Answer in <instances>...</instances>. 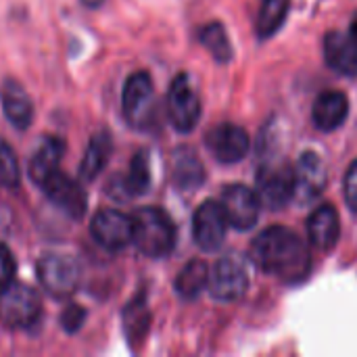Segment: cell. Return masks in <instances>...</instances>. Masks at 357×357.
I'll use <instances>...</instances> for the list:
<instances>
[{
  "mask_svg": "<svg viewBox=\"0 0 357 357\" xmlns=\"http://www.w3.org/2000/svg\"><path fill=\"white\" fill-rule=\"evenodd\" d=\"M65 155V142L54 136H44L36 144L29 157V178L42 186L48 178L61 172V159Z\"/></svg>",
  "mask_w": 357,
  "mask_h": 357,
  "instance_id": "obj_15",
  "label": "cell"
},
{
  "mask_svg": "<svg viewBox=\"0 0 357 357\" xmlns=\"http://www.w3.org/2000/svg\"><path fill=\"white\" fill-rule=\"evenodd\" d=\"M151 188V161L146 151H138L132 161L126 178L121 180V190L126 197H140Z\"/></svg>",
  "mask_w": 357,
  "mask_h": 357,
  "instance_id": "obj_24",
  "label": "cell"
},
{
  "mask_svg": "<svg viewBox=\"0 0 357 357\" xmlns=\"http://www.w3.org/2000/svg\"><path fill=\"white\" fill-rule=\"evenodd\" d=\"M249 255L253 264L287 282H299L310 274L312 259L305 243L289 228H266L251 245Z\"/></svg>",
  "mask_w": 357,
  "mask_h": 357,
  "instance_id": "obj_1",
  "label": "cell"
},
{
  "mask_svg": "<svg viewBox=\"0 0 357 357\" xmlns=\"http://www.w3.org/2000/svg\"><path fill=\"white\" fill-rule=\"evenodd\" d=\"M222 207L228 224L236 230H251L259 220L261 203L253 190L243 184H230L222 192Z\"/></svg>",
  "mask_w": 357,
  "mask_h": 357,
  "instance_id": "obj_11",
  "label": "cell"
},
{
  "mask_svg": "<svg viewBox=\"0 0 357 357\" xmlns=\"http://www.w3.org/2000/svg\"><path fill=\"white\" fill-rule=\"evenodd\" d=\"M92 238L107 251H121L134 238V220L117 209H100L90 222Z\"/></svg>",
  "mask_w": 357,
  "mask_h": 357,
  "instance_id": "obj_8",
  "label": "cell"
},
{
  "mask_svg": "<svg viewBox=\"0 0 357 357\" xmlns=\"http://www.w3.org/2000/svg\"><path fill=\"white\" fill-rule=\"evenodd\" d=\"M349 115V100L343 92L339 90H328L320 94L314 102L312 109V119L318 130L322 132H333L345 123Z\"/></svg>",
  "mask_w": 357,
  "mask_h": 357,
  "instance_id": "obj_16",
  "label": "cell"
},
{
  "mask_svg": "<svg viewBox=\"0 0 357 357\" xmlns=\"http://www.w3.org/2000/svg\"><path fill=\"white\" fill-rule=\"evenodd\" d=\"M38 280L44 291L56 299L71 297L79 287V266L75 259L65 255H44L38 259Z\"/></svg>",
  "mask_w": 357,
  "mask_h": 357,
  "instance_id": "obj_7",
  "label": "cell"
},
{
  "mask_svg": "<svg viewBox=\"0 0 357 357\" xmlns=\"http://www.w3.org/2000/svg\"><path fill=\"white\" fill-rule=\"evenodd\" d=\"M15 270H17V264H15V257H13L10 249L0 243V293L8 284L15 282Z\"/></svg>",
  "mask_w": 357,
  "mask_h": 357,
  "instance_id": "obj_28",
  "label": "cell"
},
{
  "mask_svg": "<svg viewBox=\"0 0 357 357\" xmlns=\"http://www.w3.org/2000/svg\"><path fill=\"white\" fill-rule=\"evenodd\" d=\"M228 226L230 224H228V218L224 213L222 203H218V201H205L195 211V218H192V236H195V243L203 251H207V253L218 251L224 245Z\"/></svg>",
  "mask_w": 357,
  "mask_h": 357,
  "instance_id": "obj_9",
  "label": "cell"
},
{
  "mask_svg": "<svg viewBox=\"0 0 357 357\" xmlns=\"http://www.w3.org/2000/svg\"><path fill=\"white\" fill-rule=\"evenodd\" d=\"M349 36H351V40L356 42L357 46V13L354 15V19H351V27H349Z\"/></svg>",
  "mask_w": 357,
  "mask_h": 357,
  "instance_id": "obj_31",
  "label": "cell"
},
{
  "mask_svg": "<svg viewBox=\"0 0 357 357\" xmlns=\"http://www.w3.org/2000/svg\"><path fill=\"white\" fill-rule=\"evenodd\" d=\"M134 238L136 249L151 257H167L176 247V226L172 218L159 207H142L134 215Z\"/></svg>",
  "mask_w": 357,
  "mask_h": 357,
  "instance_id": "obj_2",
  "label": "cell"
},
{
  "mask_svg": "<svg viewBox=\"0 0 357 357\" xmlns=\"http://www.w3.org/2000/svg\"><path fill=\"white\" fill-rule=\"evenodd\" d=\"M324 59L331 69L341 75H357V46L351 36L328 31L324 36Z\"/></svg>",
  "mask_w": 357,
  "mask_h": 357,
  "instance_id": "obj_17",
  "label": "cell"
},
{
  "mask_svg": "<svg viewBox=\"0 0 357 357\" xmlns=\"http://www.w3.org/2000/svg\"><path fill=\"white\" fill-rule=\"evenodd\" d=\"M151 326V312L146 307L144 297H136L130 301L123 310V333L130 341V345H136L144 339Z\"/></svg>",
  "mask_w": 357,
  "mask_h": 357,
  "instance_id": "obj_25",
  "label": "cell"
},
{
  "mask_svg": "<svg viewBox=\"0 0 357 357\" xmlns=\"http://www.w3.org/2000/svg\"><path fill=\"white\" fill-rule=\"evenodd\" d=\"M0 100L4 117L15 126L17 130H25L33 119V105L23 86L15 79H4L0 86Z\"/></svg>",
  "mask_w": 357,
  "mask_h": 357,
  "instance_id": "obj_18",
  "label": "cell"
},
{
  "mask_svg": "<svg viewBox=\"0 0 357 357\" xmlns=\"http://www.w3.org/2000/svg\"><path fill=\"white\" fill-rule=\"evenodd\" d=\"M201 44L213 54L218 63H228L232 59V44L222 23L213 21L201 29Z\"/></svg>",
  "mask_w": 357,
  "mask_h": 357,
  "instance_id": "obj_26",
  "label": "cell"
},
{
  "mask_svg": "<svg viewBox=\"0 0 357 357\" xmlns=\"http://www.w3.org/2000/svg\"><path fill=\"white\" fill-rule=\"evenodd\" d=\"M207 284H209V268L205 261L195 259V261H188L180 270L176 278V293L182 299L190 301V299H197L205 291Z\"/></svg>",
  "mask_w": 357,
  "mask_h": 357,
  "instance_id": "obj_22",
  "label": "cell"
},
{
  "mask_svg": "<svg viewBox=\"0 0 357 357\" xmlns=\"http://www.w3.org/2000/svg\"><path fill=\"white\" fill-rule=\"evenodd\" d=\"M167 115L172 126L180 134H188L201 119V98L186 73H180L169 84L167 92Z\"/></svg>",
  "mask_w": 357,
  "mask_h": 357,
  "instance_id": "obj_6",
  "label": "cell"
},
{
  "mask_svg": "<svg viewBox=\"0 0 357 357\" xmlns=\"http://www.w3.org/2000/svg\"><path fill=\"white\" fill-rule=\"evenodd\" d=\"M209 293L218 301H236L249 287V276L241 259L234 255L222 257L209 272Z\"/></svg>",
  "mask_w": 357,
  "mask_h": 357,
  "instance_id": "obj_10",
  "label": "cell"
},
{
  "mask_svg": "<svg viewBox=\"0 0 357 357\" xmlns=\"http://www.w3.org/2000/svg\"><path fill=\"white\" fill-rule=\"evenodd\" d=\"M172 182L176 184V188H180L184 192H192L205 182V169H203V163L195 151L182 146L174 153Z\"/></svg>",
  "mask_w": 357,
  "mask_h": 357,
  "instance_id": "obj_20",
  "label": "cell"
},
{
  "mask_svg": "<svg viewBox=\"0 0 357 357\" xmlns=\"http://www.w3.org/2000/svg\"><path fill=\"white\" fill-rule=\"evenodd\" d=\"M21 184V169L15 151L10 144L0 136V186L4 188H17Z\"/></svg>",
  "mask_w": 357,
  "mask_h": 357,
  "instance_id": "obj_27",
  "label": "cell"
},
{
  "mask_svg": "<svg viewBox=\"0 0 357 357\" xmlns=\"http://www.w3.org/2000/svg\"><path fill=\"white\" fill-rule=\"evenodd\" d=\"M40 316L42 301L31 287L13 282L0 293V320L8 328H31Z\"/></svg>",
  "mask_w": 357,
  "mask_h": 357,
  "instance_id": "obj_4",
  "label": "cell"
},
{
  "mask_svg": "<svg viewBox=\"0 0 357 357\" xmlns=\"http://www.w3.org/2000/svg\"><path fill=\"white\" fill-rule=\"evenodd\" d=\"M207 149L220 163H238L247 157L251 140L247 130L236 123H220L215 126L207 138Z\"/></svg>",
  "mask_w": 357,
  "mask_h": 357,
  "instance_id": "obj_13",
  "label": "cell"
},
{
  "mask_svg": "<svg viewBox=\"0 0 357 357\" xmlns=\"http://www.w3.org/2000/svg\"><path fill=\"white\" fill-rule=\"evenodd\" d=\"M121 109L126 121L136 130H149L157 115V96L153 79L146 71H136L126 79L121 94Z\"/></svg>",
  "mask_w": 357,
  "mask_h": 357,
  "instance_id": "obj_3",
  "label": "cell"
},
{
  "mask_svg": "<svg viewBox=\"0 0 357 357\" xmlns=\"http://www.w3.org/2000/svg\"><path fill=\"white\" fill-rule=\"evenodd\" d=\"M113 153V142H111V134L107 130L96 132L90 138V144L79 161V178L84 182H92L109 163V157Z\"/></svg>",
  "mask_w": 357,
  "mask_h": 357,
  "instance_id": "obj_21",
  "label": "cell"
},
{
  "mask_svg": "<svg viewBox=\"0 0 357 357\" xmlns=\"http://www.w3.org/2000/svg\"><path fill=\"white\" fill-rule=\"evenodd\" d=\"M82 2H84L86 6H90V8H96L102 0H82Z\"/></svg>",
  "mask_w": 357,
  "mask_h": 357,
  "instance_id": "obj_32",
  "label": "cell"
},
{
  "mask_svg": "<svg viewBox=\"0 0 357 357\" xmlns=\"http://www.w3.org/2000/svg\"><path fill=\"white\" fill-rule=\"evenodd\" d=\"M40 188L50 199V203H54L71 220H82L84 218L86 207H88V195H86V190L82 188V184L77 180L69 178L63 172H56Z\"/></svg>",
  "mask_w": 357,
  "mask_h": 357,
  "instance_id": "obj_12",
  "label": "cell"
},
{
  "mask_svg": "<svg viewBox=\"0 0 357 357\" xmlns=\"http://www.w3.org/2000/svg\"><path fill=\"white\" fill-rule=\"evenodd\" d=\"M326 188V169L316 153H303L295 167V195L293 201L312 203Z\"/></svg>",
  "mask_w": 357,
  "mask_h": 357,
  "instance_id": "obj_14",
  "label": "cell"
},
{
  "mask_svg": "<svg viewBox=\"0 0 357 357\" xmlns=\"http://www.w3.org/2000/svg\"><path fill=\"white\" fill-rule=\"evenodd\" d=\"M341 234V224H339V213L337 209L326 203L322 207H318L310 220H307V236L310 243L320 249V251H328L337 245Z\"/></svg>",
  "mask_w": 357,
  "mask_h": 357,
  "instance_id": "obj_19",
  "label": "cell"
},
{
  "mask_svg": "<svg viewBox=\"0 0 357 357\" xmlns=\"http://www.w3.org/2000/svg\"><path fill=\"white\" fill-rule=\"evenodd\" d=\"M291 8V0H261L259 4V13L255 17V33L259 40H268L270 36H274Z\"/></svg>",
  "mask_w": 357,
  "mask_h": 357,
  "instance_id": "obj_23",
  "label": "cell"
},
{
  "mask_svg": "<svg viewBox=\"0 0 357 357\" xmlns=\"http://www.w3.org/2000/svg\"><path fill=\"white\" fill-rule=\"evenodd\" d=\"M84 320H86V310L82 305H69L65 307V312L61 314V326L65 333L73 335L77 333L82 326H84Z\"/></svg>",
  "mask_w": 357,
  "mask_h": 357,
  "instance_id": "obj_29",
  "label": "cell"
},
{
  "mask_svg": "<svg viewBox=\"0 0 357 357\" xmlns=\"http://www.w3.org/2000/svg\"><path fill=\"white\" fill-rule=\"evenodd\" d=\"M345 201H347V207L357 213V161L351 163L345 176Z\"/></svg>",
  "mask_w": 357,
  "mask_h": 357,
  "instance_id": "obj_30",
  "label": "cell"
},
{
  "mask_svg": "<svg viewBox=\"0 0 357 357\" xmlns=\"http://www.w3.org/2000/svg\"><path fill=\"white\" fill-rule=\"evenodd\" d=\"M255 195L268 209H282L295 195V169L289 163H268L255 176Z\"/></svg>",
  "mask_w": 357,
  "mask_h": 357,
  "instance_id": "obj_5",
  "label": "cell"
}]
</instances>
